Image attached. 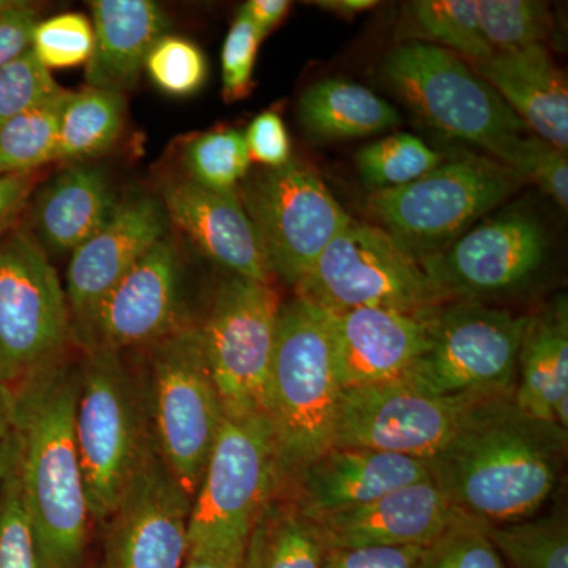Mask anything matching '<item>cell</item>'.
Listing matches in <instances>:
<instances>
[{
    "label": "cell",
    "mask_w": 568,
    "mask_h": 568,
    "mask_svg": "<svg viewBox=\"0 0 568 568\" xmlns=\"http://www.w3.org/2000/svg\"><path fill=\"white\" fill-rule=\"evenodd\" d=\"M272 276L297 287L351 216L310 164L301 160L246 175L237 192Z\"/></svg>",
    "instance_id": "12"
},
{
    "label": "cell",
    "mask_w": 568,
    "mask_h": 568,
    "mask_svg": "<svg viewBox=\"0 0 568 568\" xmlns=\"http://www.w3.org/2000/svg\"><path fill=\"white\" fill-rule=\"evenodd\" d=\"M420 568H508L485 525L462 517L428 548Z\"/></svg>",
    "instance_id": "41"
},
{
    "label": "cell",
    "mask_w": 568,
    "mask_h": 568,
    "mask_svg": "<svg viewBox=\"0 0 568 568\" xmlns=\"http://www.w3.org/2000/svg\"><path fill=\"white\" fill-rule=\"evenodd\" d=\"M162 204L168 219L231 276L271 284L260 234L237 192H212L189 178L171 179L163 185Z\"/></svg>",
    "instance_id": "21"
},
{
    "label": "cell",
    "mask_w": 568,
    "mask_h": 568,
    "mask_svg": "<svg viewBox=\"0 0 568 568\" xmlns=\"http://www.w3.org/2000/svg\"><path fill=\"white\" fill-rule=\"evenodd\" d=\"M567 429L523 413L514 394L489 396L425 462L436 488L463 517L485 526L534 517L558 485Z\"/></svg>",
    "instance_id": "1"
},
{
    "label": "cell",
    "mask_w": 568,
    "mask_h": 568,
    "mask_svg": "<svg viewBox=\"0 0 568 568\" xmlns=\"http://www.w3.org/2000/svg\"><path fill=\"white\" fill-rule=\"evenodd\" d=\"M525 183L485 156L444 160L417 181L369 196V215L418 261L446 250Z\"/></svg>",
    "instance_id": "7"
},
{
    "label": "cell",
    "mask_w": 568,
    "mask_h": 568,
    "mask_svg": "<svg viewBox=\"0 0 568 568\" xmlns=\"http://www.w3.org/2000/svg\"><path fill=\"white\" fill-rule=\"evenodd\" d=\"M493 160L504 164L521 179L540 186L541 192L551 196L560 209L568 207V162L567 152L538 136L515 134L507 138Z\"/></svg>",
    "instance_id": "36"
},
{
    "label": "cell",
    "mask_w": 568,
    "mask_h": 568,
    "mask_svg": "<svg viewBox=\"0 0 568 568\" xmlns=\"http://www.w3.org/2000/svg\"><path fill=\"white\" fill-rule=\"evenodd\" d=\"M297 115L306 136L320 142L373 136L399 123L390 103L364 85L339 78L317 81L305 89Z\"/></svg>",
    "instance_id": "27"
},
{
    "label": "cell",
    "mask_w": 568,
    "mask_h": 568,
    "mask_svg": "<svg viewBox=\"0 0 568 568\" xmlns=\"http://www.w3.org/2000/svg\"><path fill=\"white\" fill-rule=\"evenodd\" d=\"M320 528L294 506L268 507L261 519L260 568H324Z\"/></svg>",
    "instance_id": "31"
},
{
    "label": "cell",
    "mask_w": 568,
    "mask_h": 568,
    "mask_svg": "<svg viewBox=\"0 0 568 568\" xmlns=\"http://www.w3.org/2000/svg\"><path fill=\"white\" fill-rule=\"evenodd\" d=\"M426 343L405 379L436 396L514 394L529 316L477 301H452L425 312Z\"/></svg>",
    "instance_id": "6"
},
{
    "label": "cell",
    "mask_w": 568,
    "mask_h": 568,
    "mask_svg": "<svg viewBox=\"0 0 568 568\" xmlns=\"http://www.w3.org/2000/svg\"><path fill=\"white\" fill-rule=\"evenodd\" d=\"M462 517L429 480L313 523L328 548L429 547Z\"/></svg>",
    "instance_id": "22"
},
{
    "label": "cell",
    "mask_w": 568,
    "mask_h": 568,
    "mask_svg": "<svg viewBox=\"0 0 568 568\" xmlns=\"http://www.w3.org/2000/svg\"><path fill=\"white\" fill-rule=\"evenodd\" d=\"M18 0H0V13L2 11L11 9V7L17 6Z\"/></svg>",
    "instance_id": "52"
},
{
    "label": "cell",
    "mask_w": 568,
    "mask_h": 568,
    "mask_svg": "<svg viewBox=\"0 0 568 568\" xmlns=\"http://www.w3.org/2000/svg\"><path fill=\"white\" fill-rule=\"evenodd\" d=\"M17 463L0 481V568H41Z\"/></svg>",
    "instance_id": "40"
},
{
    "label": "cell",
    "mask_w": 568,
    "mask_h": 568,
    "mask_svg": "<svg viewBox=\"0 0 568 568\" xmlns=\"http://www.w3.org/2000/svg\"><path fill=\"white\" fill-rule=\"evenodd\" d=\"M144 70L156 89L179 99L200 92L209 73L207 59L201 48L171 33L153 44Z\"/></svg>",
    "instance_id": "37"
},
{
    "label": "cell",
    "mask_w": 568,
    "mask_h": 568,
    "mask_svg": "<svg viewBox=\"0 0 568 568\" xmlns=\"http://www.w3.org/2000/svg\"><path fill=\"white\" fill-rule=\"evenodd\" d=\"M339 394L327 312L295 295L280 306L268 377L282 485L332 447Z\"/></svg>",
    "instance_id": "3"
},
{
    "label": "cell",
    "mask_w": 568,
    "mask_h": 568,
    "mask_svg": "<svg viewBox=\"0 0 568 568\" xmlns=\"http://www.w3.org/2000/svg\"><path fill=\"white\" fill-rule=\"evenodd\" d=\"M190 514L192 497L153 447L108 519V568L185 567Z\"/></svg>",
    "instance_id": "17"
},
{
    "label": "cell",
    "mask_w": 568,
    "mask_h": 568,
    "mask_svg": "<svg viewBox=\"0 0 568 568\" xmlns=\"http://www.w3.org/2000/svg\"><path fill=\"white\" fill-rule=\"evenodd\" d=\"M39 182V173L0 175V237L17 226Z\"/></svg>",
    "instance_id": "46"
},
{
    "label": "cell",
    "mask_w": 568,
    "mask_h": 568,
    "mask_svg": "<svg viewBox=\"0 0 568 568\" xmlns=\"http://www.w3.org/2000/svg\"><path fill=\"white\" fill-rule=\"evenodd\" d=\"M443 162L439 152L409 133L392 134L366 144L355 155L362 181L376 192L405 186Z\"/></svg>",
    "instance_id": "32"
},
{
    "label": "cell",
    "mask_w": 568,
    "mask_h": 568,
    "mask_svg": "<svg viewBox=\"0 0 568 568\" xmlns=\"http://www.w3.org/2000/svg\"><path fill=\"white\" fill-rule=\"evenodd\" d=\"M39 21V10L22 0L0 13V67L31 51L33 29Z\"/></svg>",
    "instance_id": "45"
},
{
    "label": "cell",
    "mask_w": 568,
    "mask_h": 568,
    "mask_svg": "<svg viewBox=\"0 0 568 568\" xmlns=\"http://www.w3.org/2000/svg\"><path fill=\"white\" fill-rule=\"evenodd\" d=\"M278 488V452L268 417L224 416L192 499L189 556L244 558Z\"/></svg>",
    "instance_id": "5"
},
{
    "label": "cell",
    "mask_w": 568,
    "mask_h": 568,
    "mask_svg": "<svg viewBox=\"0 0 568 568\" xmlns=\"http://www.w3.org/2000/svg\"><path fill=\"white\" fill-rule=\"evenodd\" d=\"M125 122L122 93L84 88L70 92L59 122L54 162L78 163L110 151Z\"/></svg>",
    "instance_id": "28"
},
{
    "label": "cell",
    "mask_w": 568,
    "mask_h": 568,
    "mask_svg": "<svg viewBox=\"0 0 568 568\" xmlns=\"http://www.w3.org/2000/svg\"><path fill=\"white\" fill-rule=\"evenodd\" d=\"M295 295L331 313L354 308L422 313L452 302L420 261L390 234L353 219L328 242Z\"/></svg>",
    "instance_id": "8"
},
{
    "label": "cell",
    "mask_w": 568,
    "mask_h": 568,
    "mask_svg": "<svg viewBox=\"0 0 568 568\" xmlns=\"http://www.w3.org/2000/svg\"><path fill=\"white\" fill-rule=\"evenodd\" d=\"M70 91L22 112L0 129V175L37 173L54 162L59 122Z\"/></svg>",
    "instance_id": "29"
},
{
    "label": "cell",
    "mask_w": 568,
    "mask_h": 568,
    "mask_svg": "<svg viewBox=\"0 0 568 568\" xmlns=\"http://www.w3.org/2000/svg\"><path fill=\"white\" fill-rule=\"evenodd\" d=\"M429 480L428 467L420 459L368 448L331 447L295 474L293 506L315 521Z\"/></svg>",
    "instance_id": "19"
},
{
    "label": "cell",
    "mask_w": 568,
    "mask_h": 568,
    "mask_svg": "<svg viewBox=\"0 0 568 568\" xmlns=\"http://www.w3.org/2000/svg\"><path fill=\"white\" fill-rule=\"evenodd\" d=\"M118 204L106 171L77 163L37 194L29 230L48 254L73 253L102 230Z\"/></svg>",
    "instance_id": "25"
},
{
    "label": "cell",
    "mask_w": 568,
    "mask_h": 568,
    "mask_svg": "<svg viewBox=\"0 0 568 568\" xmlns=\"http://www.w3.org/2000/svg\"><path fill=\"white\" fill-rule=\"evenodd\" d=\"M489 396H436L406 383L342 390L332 447L387 452L428 462L457 433L467 413Z\"/></svg>",
    "instance_id": "14"
},
{
    "label": "cell",
    "mask_w": 568,
    "mask_h": 568,
    "mask_svg": "<svg viewBox=\"0 0 568 568\" xmlns=\"http://www.w3.org/2000/svg\"><path fill=\"white\" fill-rule=\"evenodd\" d=\"M31 51L48 70L88 65L93 51V26L85 14L69 11L39 21Z\"/></svg>",
    "instance_id": "38"
},
{
    "label": "cell",
    "mask_w": 568,
    "mask_h": 568,
    "mask_svg": "<svg viewBox=\"0 0 568 568\" xmlns=\"http://www.w3.org/2000/svg\"><path fill=\"white\" fill-rule=\"evenodd\" d=\"M80 368L58 358L11 390V432L18 440L22 503L41 568H82L89 511L74 437Z\"/></svg>",
    "instance_id": "2"
},
{
    "label": "cell",
    "mask_w": 568,
    "mask_h": 568,
    "mask_svg": "<svg viewBox=\"0 0 568 568\" xmlns=\"http://www.w3.org/2000/svg\"><path fill=\"white\" fill-rule=\"evenodd\" d=\"M245 141L252 162L268 170L282 168L293 160L290 133L278 111L267 110L257 114L246 129Z\"/></svg>",
    "instance_id": "43"
},
{
    "label": "cell",
    "mask_w": 568,
    "mask_h": 568,
    "mask_svg": "<svg viewBox=\"0 0 568 568\" xmlns=\"http://www.w3.org/2000/svg\"><path fill=\"white\" fill-rule=\"evenodd\" d=\"M418 36L470 62L495 54L481 33L477 0H417L409 6Z\"/></svg>",
    "instance_id": "34"
},
{
    "label": "cell",
    "mask_w": 568,
    "mask_h": 568,
    "mask_svg": "<svg viewBox=\"0 0 568 568\" xmlns=\"http://www.w3.org/2000/svg\"><path fill=\"white\" fill-rule=\"evenodd\" d=\"M384 74L399 99L428 125L473 142L489 155L507 138L528 130L487 81L437 44L410 41L395 48L384 62Z\"/></svg>",
    "instance_id": "11"
},
{
    "label": "cell",
    "mask_w": 568,
    "mask_h": 568,
    "mask_svg": "<svg viewBox=\"0 0 568 568\" xmlns=\"http://www.w3.org/2000/svg\"><path fill=\"white\" fill-rule=\"evenodd\" d=\"M291 6L293 3L287 0H250L241 7V11L265 39L286 20Z\"/></svg>",
    "instance_id": "47"
},
{
    "label": "cell",
    "mask_w": 568,
    "mask_h": 568,
    "mask_svg": "<svg viewBox=\"0 0 568 568\" xmlns=\"http://www.w3.org/2000/svg\"><path fill=\"white\" fill-rule=\"evenodd\" d=\"M93 51L85 65L88 88L122 93L140 81L153 44L170 29L152 0H93Z\"/></svg>",
    "instance_id": "24"
},
{
    "label": "cell",
    "mask_w": 568,
    "mask_h": 568,
    "mask_svg": "<svg viewBox=\"0 0 568 568\" xmlns=\"http://www.w3.org/2000/svg\"><path fill=\"white\" fill-rule=\"evenodd\" d=\"M11 433V390L0 386V444Z\"/></svg>",
    "instance_id": "51"
},
{
    "label": "cell",
    "mask_w": 568,
    "mask_h": 568,
    "mask_svg": "<svg viewBox=\"0 0 568 568\" xmlns=\"http://www.w3.org/2000/svg\"><path fill=\"white\" fill-rule=\"evenodd\" d=\"M485 532L514 568H568V528L562 514L485 526Z\"/></svg>",
    "instance_id": "30"
},
{
    "label": "cell",
    "mask_w": 568,
    "mask_h": 568,
    "mask_svg": "<svg viewBox=\"0 0 568 568\" xmlns=\"http://www.w3.org/2000/svg\"><path fill=\"white\" fill-rule=\"evenodd\" d=\"M70 339L65 287L50 254L17 224L0 237V386L63 357Z\"/></svg>",
    "instance_id": "10"
},
{
    "label": "cell",
    "mask_w": 568,
    "mask_h": 568,
    "mask_svg": "<svg viewBox=\"0 0 568 568\" xmlns=\"http://www.w3.org/2000/svg\"><path fill=\"white\" fill-rule=\"evenodd\" d=\"M327 315L342 390L399 383L424 351L425 312L354 308Z\"/></svg>",
    "instance_id": "20"
},
{
    "label": "cell",
    "mask_w": 568,
    "mask_h": 568,
    "mask_svg": "<svg viewBox=\"0 0 568 568\" xmlns=\"http://www.w3.org/2000/svg\"><path fill=\"white\" fill-rule=\"evenodd\" d=\"M80 366L74 437L91 518L108 523L156 446L148 387L121 353L91 351Z\"/></svg>",
    "instance_id": "4"
},
{
    "label": "cell",
    "mask_w": 568,
    "mask_h": 568,
    "mask_svg": "<svg viewBox=\"0 0 568 568\" xmlns=\"http://www.w3.org/2000/svg\"><path fill=\"white\" fill-rule=\"evenodd\" d=\"M515 405L536 420L568 428V305L558 295L529 316L514 387Z\"/></svg>",
    "instance_id": "26"
},
{
    "label": "cell",
    "mask_w": 568,
    "mask_h": 568,
    "mask_svg": "<svg viewBox=\"0 0 568 568\" xmlns=\"http://www.w3.org/2000/svg\"><path fill=\"white\" fill-rule=\"evenodd\" d=\"M18 459V440L13 432L0 444V481L7 477Z\"/></svg>",
    "instance_id": "50"
},
{
    "label": "cell",
    "mask_w": 568,
    "mask_h": 568,
    "mask_svg": "<svg viewBox=\"0 0 568 568\" xmlns=\"http://www.w3.org/2000/svg\"><path fill=\"white\" fill-rule=\"evenodd\" d=\"M185 325L181 254L166 235L119 280L74 339L85 353L123 354L155 345Z\"/></svg>",
    "instance_id": "16"
},
{
    "label": "cell",
    "mask_w": 568,
    "mask_h": 568,
    "mask_svg": "<svg viewBox=\"0 0 568 568\" xmlns=\"http://www.w3.org/2000/svg\"><path fill=\"white\" fill-rule=\"evenodd\" d=\"M429 547L328 548L324 568H420Z\"/></svg>",
    "instance_id": "44"
},
{
    "label": "cell",
    "mask_w": 568,
    "mask_h": 568,
    "mask_svg": "<svg viewBox=\"0 0 568 568\" xmlns=\"http://www.w3.org/2000/svg\"><path fill=\"white\" fill-rule=\"evenodd\" d=\"M63 92L65 89L37 61L32 51L0 67V129L22 112Z\"/></svg>",
    "instance_id": "39"
},
{
    "label": "cell",
    "mask_w": 568,
    "mask_h": 568,
    "mask_svg": "<svg viewBox=\"0 0 568 568\" xmlns=\"http://www.w3.org/2000/svg\"><path fill=\"white\" fill-rule=\"evenodd\" d=\"M263 40L252 21L239 10L224 39L222 52L223 97L226 102H239L253 91V71Z\"/></svg>",
    "instance_id": "42"
},
{
    "label": "cell",
    "mask_w": 568,
    "mask_h": 568,
    "mask_svg": "<svg viewBox=\"0 0 568 568\" xmlns=\"http://www.w3.org/2000/svg\"><path fill=\"white\" fill-rule=\"evenodd\" d=\"M315 6L349 20L364 11L375 9L377 2L375 0H323V2H315Z\"/></svg>",
    "instance_id": "49"
},
{
    "label": "cell",
    "mask_w": 568,
    "mask_h": 568,
    "mask_svg": "<svg viewBox=\"0 0 568 568\" xmlns=\"http://www.w3.org/2000/svg\"><path fill=\"white\" fill-rule=\"evenodd\" d=\"M547 254V235L534 216L506 212L459 235L454 244L420 261L452 301H477L528 286Z\"/></svg>",
    "instance_id": "15"
},
{
    "label": "cell",
    "mask_w": 568,
    "mask_h": 568,
    "mask_svg": "<svg viewBox=\"0 0 568 568\" xmlns=\"http://www.w3.org/2000/svg\"><path fill=\"white\" fill-rule=\"evenodd\" d=\"M280 295L272 284L230 276L200 327L224 416H267Z\"/></svg>",
    "instance_id": "13"
},
{
    "label": "cell",
    "mask_w": 568,
    "mask_h": 568,
    "mask_svg": "<svg viewBox=\"0 0 568 568\" xmlns=\"http://www.w3.org/2000/svg\"><path fill=\"white\" fill-rule=\"evenodd\" d=\"M481 33L495 52L544 47L552 31L547 2L538 0H477Z\"/></svg>",
    "instance_id": "35"
},
{
    "label": "cell",
    "mask_w": 568,
    "mask_h": 568,
    "mask_svg": "<svg viewBox=\"0 0 568 568\" xmlns=\"http://www.w3.org/2000/svg\"><path fill=\"white\" fill-rule=\"evenodd\" d=\"M536 136L559 151L568 149V85L566 74L545 47L495 52L470 67Z\"/></svg>",
    "instance_id": "23"
},
{
    "label": "cell",
    "mask_w": 568,
    "mask_h": 568,
    "mask_svg": "<svg viewBox=\"0 0 568 568\" xmlns=\"http://www.w3.org/2000/svg\"><path fill=\"white\" fill-rule=\"evenodd\" d=\"M183 164L186 178L197 185L212 192H237L252 166L245 133L220 126L196 134L185 144Z\"/></svg>",
    "instance_id": "33"
},
{
    "label": "cell",
    "mask_w": 568,
    "mask_h": 568,
    "mask_svg": "<svg viewBox=\"0 0 568 568\" xmlns=\"http://www.w3.org/2000/svg\"><path fill=\"white\" fill-rule=\"evenodd\" d=\"M149 347L145 387L153 437L164 463L193 499L222 428V399L197 325H185Z\"/></svg>",
    "instance_id": "9"
},
{
    "label": "cell",
    "mask_w": 568,
    "mask_h": 568,
    "mask_svg": "<svg viewBox=\"0 0 568 568\" xmlns=\"http://www.w3.org/2000/svg\"><path fill=\"white\" fill-rule=\"evenodd\" d=\"M261 551V521L254 529L252 541H250L248 551L244 558H197L189 556L183 568H260Z\"/></svg>",
    "instance_id": "48"
},
{
    "label": "cell",
    "mask_w": 568,
    "mask_h": 568,
    "mask_svg": "<svg viewBox=\"0 0 568 568\" xmlns=\"http://www.w3.org/2000/svg\"><path fill=\"white\" fill-rule=\"evenodd\" d=\"M166 222L162 201L148 194L126 197L102 230L71 253L65 286L71 338L84 331L119 280L166 237Z\"/></svg>",
    "instance_id": "18"
}]
</instances>
